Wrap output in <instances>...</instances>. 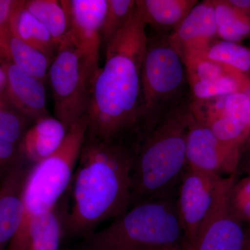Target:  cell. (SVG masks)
I'll return each instance as SVG.
<instances>
[{"label":"cell","instance_id":"6da1fadb","mask_svg":"<svg viewBox=\"0 0 250 250\" xmlns=\"http://www.w3.org/2000/svg\"><path fill=\"white\" fill-rule=\"evenodd\" d=\"M146 27L136 5L129 21L106 46L104 65L92 85L86 137L134 149L146 138L141 70L148 41Z\"/></svg>","mask_w":250,"mask_h":250},{"label":"cell","instance_id":"7a4b0ae2","mask_svg":"<svg viewBox=\"0 0 250 250\" xmlns=\"http://www.w3.org/2000/svg\"><path fill=\"white\" fill-rule=\"evenodd\" d=\"M136 150L85 136L71 187L65 233L89 238L97 227L132 205L131 173Z\"/></svg>","mask_w":250,"mask_h":250},{"label":"cell","instance_id":"3957f363","mask_svg":"<svg viewBox=\"0 0 250 250\" xmlns=\"http://www.w3.org/2000/svg\"><path fill=\"white\" fill-rule=\"evenodd\" d=\"M192 100L171 111L138 147L131 173V207L178 192L188 167L187 141Z\"/></svg>","mask_w":250,"mask_h":250},{"label":"cell","instance_id":"277c9868","mask_svg":"<svg viewBox=\"0 0 250 250\" xmlns=\"http://www.w3.org/2000/svg\"><path fill=\"white\" fill-rule=\"evenodd\" d=\"M177 193L136 204L86 238L85 250H168L183 248Z\"/></svg>","mask_w":250,"mask_h":250},{"label":"cell","instance_id":"5b68a950","mask_svg":"<svg viewBox=\"0 0 250 250\" xmlns=\"http://www.w3.org/2000/svg\"><path fill=\"white\" fill-rule=\"evenodd\" d=\"M192 98L185 63L167 35L148 37L141 70V114L146 137L171 111Z\"/></svg>","mask_w":250,"mask_h":250},{"label":"cell","instance_id":"8992f818","mask_svg":"<svg viewBox=\"0 0 250 250\" xmlns=\"http://www.w3.org/2000/svg\"><path fill=\"white\" fill-rule=\"evenodd\" d=\"M86 130L85 116L69 128L57 151L31 166L23 195L22 223L7 250L18 249L31 219L57 205L71 185Z\"/></svg>","mask_w":250,"mask_h":250},{"label":"cell","instance_id":"52a82bcc","mask_svg":"<svg viewBox=\"0 0 250 250\" xmlns=\"http://www.w3.org/2000/svg\"><path fill=\"white\" fill-rule=\"evenodd\" d=\"M97 72L83 52L68 39L59 46L47 75L56 118L67 129L86 116Z\"/></svg>","mask_w":250,"mask_h":250},{"label":"cell","instance_id":"ba28073f","mask_svg":"<svg viewBox=\"0 0 250 250\" xmlns=\"http://www.w3.org/2000/svg\"><path fill=\"white\" fill-rule=\"evenodd\" d=\"M238 171L223 177L188 166L177 197L185 246L193 241L223 192L238 179Z\"/></svg>","mask_w":250,"mask_h":250},{"label":"cell","instance_id":"9c48e42d","mask_svg":"<svg viewBox=\"0 0 250 250\" xmlns=\"http://www.w3.org/2000/svg\"><path fill=\"white\" fill-rule=\"evenodd\" d=\"M189 109L195 119L226 144L242 149L250 137V93L192 99Z\"/></svg>","mask_w":250,"mask_h":250},{"label":"cell","instance_id":"30bf717a","mask_svg":"<svg viewBox=\"0 0 250 250\" xmlns=\"http://www.w3.org/2000/svg\"><path fill=\"white\" fill-rule=\"evenodd\" d=\"M241 152V148L220 141L207 125L191 114L187 141L188 167L228 177L238 172Z\"/></svg>","mask_w":250,"mask_h":250},{"label":"cell","instance_id":"8fae6325","mask_svg":"<svg viewBox=\"0 0 250 250\" xmlns=\"http://www.w3.org/2000/svg\"><path fill=\"white\" fill-rule=\"evenodd\" d=\"M192 99L250 93V75L205 56L184 59Z\"/></svg>","mask_w":250,"mask_h":250},{"label":"cell","instance_id":"7c38bea8","mask_svg":"<svg viewBox=\"0 0 250 250\" xmlns=\"http://www.w3.org/2000/svg\"><path fill=\"white\" fill-rule=\"evenodd\" d=\"M225 190L193 241L182 250H247L246 231L231 212Z\"/></svg>","mask_w":250,"mask_h":250},{"label":"cell","instance_id":"4fadbf2b","mask_svg":"<svg viewBox=\"0 0 250 250\" xmlns=\"http://www.w3.org/2000/svg\"><path fill=\"white\" fill-rule=\"evenodd\" d=\"M69 18L66 39L85 56L98 71L101 31L107 0H65Z\"/></svg>","mask_w":250,"mask_h":250},{"label":"cell","instance_id":"5bb4252c","mask_svg":"<svg viewBox=\"0 0 250 250\" xmlns=\"http://www.w3.org/2000/svg\"><path fill=\"white\" fill-rule=\"evenodd\" d=\"M213 0L199 1L167 39L182 58L206 56L218 40Z\"/></svg>","mask_w":250,"mask_h":250},{"label":"cell","instance_id":"9a60e30c","mask_svg":"<svg viewBox=\"0 0 250 250\" xmlns=\"http://www.w3.org/2000/svg\"><path fill=\"white\" fill-rule=\"evenodd\" d=\"M32 164L21 158L0 182V250H7L22 223L24 187Z\"/></svg>","mask_w":250,"mask_h":250},{"label":"cell","instance_id":"2e32d148","mask_svg":"<svg viewBox=\"0 0 250 250\" xmlns=\"http://www.w3.org/2000/svg\"><path fill=\"white\" fill-rule=\"evenodd\" d=\"M6 76L5 98L34 124L49 116L43 81L29 75L9 62H0Z\"/></svg>","mask_w":250,"mask_h":250},{"label":"cell","instance_id":"e0dca14e","mask_svg":"<svg viewBox=\"0 0 250 250\" xmlns=\"http://www.w3.org/2000/svg\"><path fill=\"white\" fill-rule=\"evenodd\" d=\"M68 208L67 200L62 199L50 209L33 217L16 250H59Z\"/></svg>","mask_w":250,"mask_h":250},{"label":"cell","instance_id":"ac0fdd59","mask_svg":"<svg viewBox=\"0 0 250 250\" xmlns=\"http://www.w3.org/2000/svg\"><path fill=\"white\" fill-rule=\"evenodd\" d=\"M67 131L57 118L49 116L38 120L23 138L19 147L21 154L32 165L44 160L61 147Z\"/></svg>","mask_w":250,"mask_h":250},{"label":"cell","instance_id":"d6986e66","mask_svg":"<svg viewBox=\"0 0 250 250\" xmlns=\"http://www.w3.org/2000/svg\"><path fill=\"white\" fill-rule=\"evenodd\" d=\"M197 0H136L143 22L159 35H170L197 4Z\"/></svg>","mask_w":250,"mask_h":250},{"label":"cell","instance_id":"ffe728a7","mask_svg":"<svg viewBox=\"0 0 250 250\" xmlns=\"http://www.w3.org/2000/svg\"><path fill=\"white\" fill-rule=\"evenodd\" d=\"M0 62H11L42 81L52 62L45 54L15 36L9 24L0 29Z\"/></svg>","mask_w":250,"mask_h":250},{"label":"cell","instance_id":"44dd1931","mask_svg":"<svg viewBox=\"0 0 250 250\" xmlns=\"http://www.w3.org/2000/svg\"><path fill=\"white\" fill-rule=\"evenodd\" d=\"M9 27L15 36L52 62L57 54V45L45 26L26 9L23 0H15Z\"/></svg>","mask_w":250,"mask_h":250},{"label":"cell","instance_id":"7402d4cb","mask_svg":"<svg viewBox=\"0 0 250 250\" xmlns=\"http://www.w3.org/2000/svg\"><path fill=\"white\" fill-rule=\"evenodd\" d=\"M213 1L218 39L238 43L250 39V10L237 7L229 0Z\"/></svg>","mask_w":250,"mask_h":250},{"label":"cell","instance_id":"603a6c76","mask_svg":"<svg viewBox=\"0 0 250 250\" xmlns=\"http://www.w3.org/2000/svg\"><path fill=\"white\" fill-rule=\"evenodd\" d=\"M24 6L45 26L58 49L66 39L69 29L65 0H26Z\"/></svg>","mask_w":250,"mask_h":250},{"label":"cell","instance_id":"cb8c5ba5","mask_svg":"<svg viewBox=\"0 0 250 250\" xmlns=\"http://www.w3.org/2000/svg\"><path fill=\"white\" fill-rule=\"evenodd\" d=\"M33 123L21 114L0 94V139L19 147Z\"/></svg>","mask_w":250,"mask_h":250},{"label":"cell","instance_id":"d4e9b609","mask_svg":"<svg viewBox=\"0 0 250 250\" xmlns=\"http://www.w3.org/2000/svg\"><path fill=\"white\" fill-rule=\"evenodd\" d=\"M205 57L250 75V48L238 42L215 41Z\"/></svg>","mask_w":250,"mask_h":250},{"label":"cell","instance_id":"484cf974","mask_svg":"<svg viewBox=\"0 0 250 250\" xmlns=\"http://www.w3.org/2000/svg\"><path fill=\"white\" fill-rule=\"evenodd\" d=\"M136 0H107V8L101 31L103 46L106 47L129 21L136 9Z\"/></svg>","mask_w":250,"mask_h":250},{"label":"cell","instance_id":"4316f807","mask_svg":"<svg viewBox=\"0 0 250 250\" xmlns=\"http://www.w3.org/2000/svg\"><path fill=\"white\" fill-rule=\"evenodd\" d=\"M229 203L233 214L242 223H250V175L233 183Z\"/></svg>","mask_w":250,"mask_h":250},{"label":"cell","instance_id":"83f0119b","mask_svg":"<svg viewBox=\"0 0 250 250\" xmlns=\"http://www.w3.org/2000/svg\"><path fill=\"white\" fill-rule=\"evenodd\" d=\"M22 157L20 148L0 139V177Z\"/></svg>","mask_w":250,"mask_h":250},{"label":"cell","instance_id":"f1b7e54d","mask_svg":"<svg viewBox=\"0 0 250 250\" xmlns=\"http://www.w3.org/2000/svg\"><path fill=\"white\" fill-rule=\"evenodd\" d=\"M15 0H0V29L9 24Z\"/></svg>","mask_w":250,"mask_h":250},{"label":"cell","instance_id":"f546056e","mask_svg":"<svg viewBox=\"0 0 250 250\" xmlns=\"http://www.w3.org/2000/svg\"><path fill=\"white\" fill-rule=\"evenodd\" d=\"M6 84V76L2 64L0 62V94L4 93Z\"/></svg>","mask_w":250,"mask_h":250},{"label":"cell","instance_id":"4dcf8cb0","mask_svg":"<svg viewBox=\"0 0 250 250\" xmlns=\"http://www.w3.org/2000/svg\"><path fill=\"white\" fill-rule=\"evenodd\" d=\"M231 4L241 9L250 10V0H229Z\"/></svg>","mask_w":250,"mask_h":250},{"label":"cell","instance_id":"1f68e13d","mask_svg":"<svg viewBox=\"0 0 250 250\" xmlns=\"http://www.w3.org/2000/svg\"><path fill=\"white\" fill-rule=\"evenodd\" d=\"M246 239H247V248L250 245V228L248 231H246Z\"/></svg>","mask_w":250,"mask_h":250},{"label":"cell","instance_id":"d6a6232c","mask_svg":"<svg viewBox=\"0 0 250 250\" xmlns=\"http://www.w3.org/2000/svg\"><path fill=\"white\" fill-rule=\"evenodd\" d=\"M243 147H250V137L248 138V140H247L246 143H245Z\"/></svg>","mask_w":250,"mask_h":250},{"label":"cell","instance_id":"836d02e7","mask_svg":"<svg viewBox=\"0 0 250 250\" xmlns=\"http://www.w3.org/2000/svg\"><path fill=\"white\" fill-rule=\"evenodd\" d=\"M183 248H175V249L168 250H182Z\"/></svg>","mask_w":250,"mask_h":250},{"label":"cell","instance_id":"e575fe53","mask_svg":"<svg viewBox=\"0 0 250 250\" xmlns=\"http://www.w3.org/2000/svg\"><path fill=\"white\" fill-rule=\"evenodd\" d=\"M243 148H245V149H250V147H243ZM243 148H242V149H243Z\"/></svg>","mask_w":250,"mask_h":250},{"label":"cell","instance_id":"d590c367","mask_svg":"<svg viewBox=\"0 0 250 250\" xmlns=\"http://www.w3.org/2000/svg\"><path fill=\"white\" fill-rule=\"evenodd\" d=\"M247 250H250V245L248 247V248H247Z\"/></svg>","mask_w":250,"mask_h":250},{"label":"cell","instance_id":"8d00e7d4","mask_svg":"<svg viewBox=\"0 0 250 250\" xmlns=\"http://www.w3.org/2000/svg\"><path fill=\"white\" fill-rule=\"evenodd\" d=\"M249 129H250V117Z\"/></svg>","mask_w":250,"mask_h":250}]
</instances>
